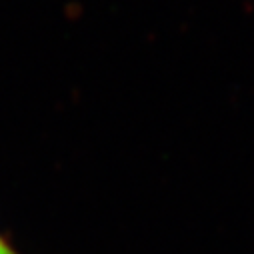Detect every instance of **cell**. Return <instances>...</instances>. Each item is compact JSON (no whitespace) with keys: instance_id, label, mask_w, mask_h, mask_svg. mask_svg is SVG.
I'll use <instances>...</instances> for the list:
<instances>
[{"instance_id":"1","label":"cell","mask_w":254,"mask_h":254,"mask_svg":"<svg viewBox=\"0 0 254 254\" xmlns=\"http://www.w3.org/2000/svg\"><path fill=\"white\" fill-rule=\"evenodd\" d=\"M0 254H20L14 246H10L8 244V240L2 236V234H0Z\"/></svg>"}]
</instances>
